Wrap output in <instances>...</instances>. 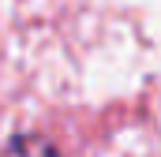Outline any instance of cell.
I'll list each match as a JSON object with an SVG mask.
<instances>
[{"instance_id": "1", "label": "cell", "mask_w": 161, "mask_h": 157, "mask_svg": "<svg viewBox=\"0 0 161 157\" xmlns=\"http://www.w3.org/2000/svg\"><path fill=\"white\" fill-rule=\"evenodd\" d=\"M4 157H60V150L45 138V135H15L8 142Z\"/></svg>"}]
</instances>
